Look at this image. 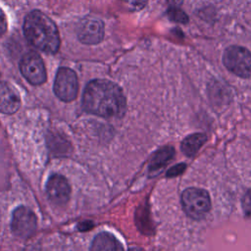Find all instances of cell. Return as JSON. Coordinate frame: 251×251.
I'll return each instance as SVG.
<instances>
[{
	"mask_svg": "<svg viewBox=\"0 0 251 251\" xmlns=\"http://www.w3.org/2000/svg\"><path fill=\"white\" fill-rule=\"evenodd\" d=\"M82 106L88 113L100 117L121 118L126 111V98L116 83L94 79L85 86Z\"/></svg>",
	"mask_w": 251,
	"mask_h": 251,
	"instance_id": "obj_1",
	"label": "cell"
},
{
	"mask_svg": "<svg viewBox=\"0 0 251 251\" xmlns=\"http://www.w3.org/2000/svg\"><path fill=\"white\" fill-rule=\"evenodd\" d=\"M24 33L35 48L55 54L60 47V36L55 23L40 11L30 12L24 22Z\"/></svg>",
	"mask_w": 251,
	"mask_h": 251,
	"instance_id": "obj_2",
	"label": "cell"
},
{
	"mask_svg": "<svg viewBox=\"0 0 251 251\" xmlns=\"http://www.w3.org/2000/svg\"><path fill=\"white\" fill-rule=\"evenodd\" d=\"M181 203L186 215L195 220L204 218L211 208L208 192L196 187H189L182 192Z\"/></svg>",
	"mask_w": 251,
	"mask_h": 251,
	"instance_id": "obj_3",
	"label": "cell"
},
{
	"mask_svg": "<svg viewBox=\"0 0 251 251\" xmlns=\"http://www.w3.org/2000/svg\"><path fill=\"white\" fill-rule=\"evenodd\" d=\"M224 65L231 73L241 77L251 75V53L241 46H230L223 56Z\"/></svg>",
	"mask_w": 251,
	"mask_h": 251,
	"instance_id": "obj_4",
	"label": "cell"
},
{
	"mask_svg": "<svg viewBox=\"0 0 251 251\" xmlns=\"http://www.w3.org/2000/svg\"><path fill=\"white\" fill-rule=\"evenodd\" d=\"M77 91L78 81L76 74L70 68H60L54 81L56 96L65 102H71L75 99Z\"/></svg>",
	"mask_w": 251,
	"mask_h": 251,
	"instance_id": "obj_5",
	"label": "cell"
},
{
	"mask_svg": "<svg viewBox=\"0 0 251 251\" xmlns=\"http://www.w3.org/2000/svg\"><path fill=\"white\" fill-rule=\"evenodd\" d=\"M36 217L34 213L25 206H20L13 212L11 227L13 233L19 238L30 237L36 229Z\"/></svg>",
	"mask_w": 251,
	"mask_h": 251,
	"instance_id": "obj_6",
	"label": "cell"
},
{
	"mask_svg": "<svg viewBox=\"0 0 251 251\" xmlns=\"http://www.w3.org/2000/svg\"><path fill=\"white\" fill-rule=\"evenodd\" d=\"M20 70L26 80L33 85L42 84L46 80L44 63L41 57L35 52H28L22 58Z\"/></svg>",
	"mask_w": 251,
	"mask_h": 251,
	"instance_id": "obj_7",
	"label": "cell"
},
{
	"mask_svg": "<svg viewBox=\"0 0 251 251\" xmlns=\"http://www.w3.org/2000/svg\"><path fill=\"white\" fill-rule=\"evenodd\" d=\"M77 37L84 44H97L104 37V25L95 18H84L77 25Z\"/></svg>",
	"mask_w": 251,
	"mask_h": 251,
	"instance_id": "obj_8",
	"label": "cell"
},
{
	"mask_svg": "<svg viewBox=\"0 0 251 251\" xmlns=\"http://www.w3.org/2000/svg\"><path fill=\"white\" fill-rule=\"evenodd\" d=\"M46 193L51 202L60 206L64 205L70 199V184L65 176L58 174L52 175L46 183Z\"/></svg>",
	"mask_w": 251,
	"mask_h": 251,
	"instance_id": "obj_9",
	"label": "cell"
},
{
	"mask_svg": "<svg viewBox=\"0 0 251 251\" xmlns=\"http://www.w3.org/2000/svg\"><path fill=\"white\" fill-rule=\"evenodd\" d=\"M21 106V99L16 89L9 83L0 82V112L13 114Z\"/></svg>",
	"mask_w": 251,
	"mask_h": 251,
	"instance_id": "obj_10",
	"label": "cell"
},
{
	"mask_svg": "<svg viewBox=\"0 0 251 251\" xmlns=\"http://www.w3.org/2000/svg\"><path fill=\"white\" fill-rule=\"evenodd\" d=\"M90 251H124V247L113 234L101 232L94 237Z\"/></svg>",
	"mask_w": 251,
	"mask_h": 251,
	"instance_id": "obj_11",
	"label": "cell"
},
{
	"mask_svg": "<svg viewBox=\"0 0 251 251\" xmlns=\"http://www.w3.org/2000/svg\"><path fill=\"white\" fill-rule=\"evenodd\" d=\"M175 150L171 146H165L158 150L152 157L149 164V174L150 176L158 175L168 162L174 157Z\"/></svg>",
	"mask_w": 251,
	"mask_h": 251,
	"instance_id": "obj_12",
	"label": "cell"
},
{
	"mask_svg": "<svg viewBox=\"0 0 251 251\" xmlns=\"http://www.w3.org/2000/svg\"><path fill=\"white\" fill-rule=\"evenodd\" d=\"M206 135L204 133H193L185 137L180 145L181 151L188 157L193 156L200 147L206 142Z\"/></svg>",
	"mask_w": 251,
	"mask_h": 251,
	"instance_id": "obj_13",
	"label": "cell"
},
{
	"mask_svg": "<svg viewBox=\"0 0 251 251\" xmlns=\"http://www.w3.org/2000/svg\"><path fill=\"white\" fill-rule=\"evenodd\" d=\"M168 15H169V18L174 22L180 23V24H186L188 22L187 15L183 11H181L178 7H170L168 11Z\"/></svg>",
	"mask_w": 251,
	"mask_h": 251,
	"instance_id": "obj_14",
	"label": "cell"
},
{
	"mask_svg": "<svg viewBox=\"0 0 251 251\" xmlns=\"http://www.w3.org/2000/svg\"><path fill=\"white\" fill-rule=\"evenodd\" d=\"M242 209L245 216L251 219V190L247 191L242 198Z\"/></svg>",
	"mask_w": 251,
	"mask_h": 251,
	"instance_id": "obj_15",
	"label": "cell"
},
{
	"mask_svg": "<svg viewBox=\"0 0 251 251\" xmlns=\"http://www.w3.org/2000/svg\"><path fill=\"white\" fill-rule=\"evenodd\" d=\"M185 169V165L184 164H178L176 166H174L172 169H170V171H168L167 176H176L177 175H180Z\"/></svg>",
	"mask_w": 251,
	"mask_h": 251,
	"instance_id": "obj_16",
	"label": "cell"
},
{
	"mask_svg": "<svg viewBox=\"0 0 251 251\" xmlns=\"http://www.w3.org/2000/svg\"><path fill=\"white\" fill-rule=\"evenodd\" d=\"M7 30V19L5 16V13L0 8V35L5 33Z\"/></svg>",
	"mask_w": 251,
	"mask_h": 251,
	"instance_id": "obj_17",
	"label": "cell"
},
{
	"mask_svg": "<svg viewBox=\"0 0 251 251\" xmlns=\"http://www.w3.org/2000/svg\"><path fill=\"white\" fill-rule=\"evenodd\" d=\"M170 7H179L182 4V0H168Z\"/></svg>",
	"mask_w": 251,
	"mask_h": 251,
	"instance_id": "obj_18",
	"label": "cell"
},
{
	"mask_svg": "<svg viewBox=\"0 0 251 251\" xmlns=\"http://www.w3.org/2000/svg\"><path fill=\"white\" fill-rule=\"evenodd\" d=\"M129 251H140V250L137 249V248H131Z\"/></svg>",
	"mask_w": 251,
	"mask_h": 251,
	"instance_id": "obj_19",
	"label": "cell"
}]
</instances>
